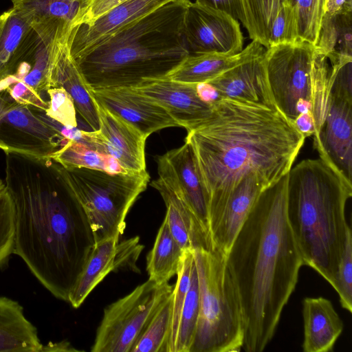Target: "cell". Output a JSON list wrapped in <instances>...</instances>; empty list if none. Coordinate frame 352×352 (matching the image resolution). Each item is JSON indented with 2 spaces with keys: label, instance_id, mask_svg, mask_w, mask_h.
<instances>
[{
  "label": "cell",
  "instance_id": "cell-1",
  "mask_svg": "<svg viewBox=\"0 0 352 352\" xmlns=\"http://www.w3.org/2000/svg\"><path fill=\"white\" fill-rule=\"evenodd\" d=\"M4 183L14 209L13 254L68 302L96 245L85 212L52 158L6 153Z\"/></svg>",
  "mask_w": 352,
  "mask_h": 352
},
{
  "label": "cell",
  "instance_id": "cell-2",
  "mask_svg": "<svg viewBox=\"0 0 352 352\" xmlns=\"http://www.w3.org/2000/svg\"><path fill=\"white\" fill-rule=\"evenodd\" d=\"M210 116L187 131L208 196L210 236L234 189L246 175L265 187L285 176L305 138L277 109L226 98L210 101Z\"/></svg>",
  "mask_w": 352,
  "mask_h": 352
},
{
  "label": "cell",
  "instance_id": "cell-3",
  "mask_svg": "<svg viewBox=\"0 0 352 352\" xmlns=\"http://www.w3.org/2000/svg\"><path fill=\"white\" fill-rule=\"evenodd\" d=\"M287 177L261 192L226 257L247 352L263 351L272 339L304 265L287 218Z\"/></svg>",
  "mask_w": 352,
  "mask_h": 352
},
{
  "label": "cell",
  "instance_id": "cell-4",
  "mask_svg": "<svg viewBox=\"0 0 352 352\" xmlns=\"http://www.w3.org/2000/svg\"><path fill=\"white\" fill-rule=\"evenodd\" d=\"M189 1L169 2L72 57L89 87L133 88L166 78L189 54L184 36Z\"/></svg>",
  "mask_w": 352,
  "mask_h": 352
},
{
  "label": "cell",
  "instance_id": "cell-5",
  "mask_svg": "<svg viewBox=\"0 0 352 352\" xmlns=\"http://www.w3.org/2000/svg\"><path fill=\"white\" fill-rule=\"evenodd\" d=\"M352 183L320 157L288 173L287 213L303 264L332 287L348 228L345 208Z\"/></svg>",
  "mask_w": 352,
  "mask_h": 352
},
{
  "label": "cell",
  "instance_id": "cell-6",
  "mask_svg": "<svg viewBox=\"0 0 352 352\" xmlns=\"http://www.w3.org/2000/svg\"><path fill=\"white\" fill-rule=\"evenodd\" d=\"M270 91L276 108L292 122L309 113L316 133L321 129L334 78L329 59L305 41L283 43L265 50Z\"/></svg>",
  "mask_w": 352,
  "mask_h": 352
},
{
  "label": "cell",
  "instance_id": "cell-7",
  "mask_svg": "<svg viewBox=\"0 0 352 352\" xmlns=\"http://www.w3.org/2000/svg\"><path fill=\"white\" fill-rule=\"evenodd\" d=\"M199 310L190 352H239L244 326L239 296L226 257L214 250H192Z\"/></svg>",
  "mask_w": 352,
  "mask_h": 352
},
{
  "label": "cell",
  "instance_id": "cell-8",
  "mask_svg": "<svg viewBox=\"0 0 352 352\" xmlns=\"http://www.w3.org/2000/svg\"><path fill=\"white\" fill-rule=\"evenodd\" d=\"M60 170L87 216L96 243L120 239L130 208L150 181L146 170L113 173L60 165Z\"/></svg>",
  "mask_w": 352,
  "mask_h": 352
},
{
  "label": "cell",
  "instance_id": "cell-9",
  "mask_svg": "<svg viewBox=\"0 0 352 352\" xmlns=\"http://www.w3.org/2000/svg\"><path fill=\"white\" fill-rule=\"evenodd\" d=\"M173 287L148 280L108 305L96 330L92 352H131Z\"/></svg>",
  "mask_w": 352,
  "mask_h": 352
},
{
  "label": "cell",
  "instance_id": "cell-10",
  "mask_svg": "<svg viewBox=\"0 0 352 352\" xmlns=\"http://www.w3.org/2000/svg\"><path fill=\"white\" fill-rule=\"evenodd\" d=\"M67 141L43 122L29 106L0 89V149L36 158H47Z\"/></svg>",
  "mask_w": 352,
  "mask_h": 352
},
{
  "label": "cell",
  "instance_id": "cell-11",
  "mask_svg": "<svg viewBox=\"0 0 352 352\" xmlns=\"http://www.w3.org/2000/svg\"><path fill=\"white\" fill-rule=\"evenodd\" d=\"M184 36L189 54H236L243 49L239 21L227 13L189 1L184 21Z\"/></svg>",
  "mask_w": 352,
  "mask_h": 352
},
{
  "label": "cell",
  "instance_id": "cell-12",
  "mask_svg": "<svg viewBox=\"0 0 352 352\" xmlns=\"http://www.w3.org/2000/svg\"><path fill=\"white\" fill-rule=\"evenodd\" d=\"M157 164L158 179L182 200L210 236L208 196L191 145L185 142L158 156Z\"/></svg>",
  "mask_w": 352,
  "mask_h": 352
},
{
  "label": "cell",
  "instance_id": "cell-13",
  "mask_svg": "<svg viewBox=\"0 0 352 352\" xmlns=\"http://www.w3.org/2000/svg\"><path fill=\"white\" fill-rule=\"evenodd\" d=\"M98 103L99 129L81 130L80 142L116 161L126 172L146 170L147 138Z\"/></svg>",
  "mask_w": 352,
  "mask_h": 352
},
{
  "label": "cell",
  "instance_id": "cell-14",
  "mask_svg": "<svg viewBox=\"0 0 352 352\" xmlns=\"http://www.w3.org/2000/svg\"><path fill=\"white\" fill-rule=\"evenodd\" d=\"M314 146L320 157L352 178V94L331 89L327 115Z\"/></svg>",
  "mask_w": 352,
  "mask_h": 352
},
{
  "label": "cell",
  "instance_id": "cell-15",
  "mask_svg": "<svg viewBox=\"0 0 352 352\" xmlns=\"http://www.w3.org/2000/svg\"><path fill=\"white\" fill-rule=\"evenodd\" d=\"M143 248L138 236L122 241L111 238L96 243L69 295L68 302L74 308H78L110 272L124 269L138 270L136 262Z\"/></svg>",
  "mask_w": 352,
  "mask_h": 352
},
{
  "label": "cell",
  "instance_id": "cell-16",
  "mask_svg": "<svg viewBox=\"0 0 352 352\" xmlns=\"http://www.w3.org/2000/svg\"><path fill=\"white\" fill-rule=\"evenodd\" d=\"M133 89L163 107L187 131L196 128L212 112L211 102L201 96L197 85L166 77L144 81Z\"/></svg>",
  "mask_w": 352,
  "mask_h": 352
},
{
  "label": "cell",
  "instance_id": "cell-17",
  "mask_svg": "<svg viewBox=\"0 0 352 352\" xmlns=\"http://www.w3.org/2000/svg\"><path fill=\"white\" fill-rule=\"evenodd\" d=\"M92 91L97 102L146 138L165 128L179 126L163 107L133 88L114 87Z\"/></svg>",
  "mask_w": 352,
  "mask_h": 352
},
{
  "label": "cell",
  "instance_id": "cell-18",
  "mask_svg": "<svg viewBox=\"0 0 352 352\" xmlns=\"http://www.w3.org/2000/svg\"><path fill=\"white\" fill-rule=\"evenodd\" d=\"M186 0H126L91 23H80L71 30L67 45L75 57L120 28L171 1Z\"/></svg>",
  "mask_w": 352,
  "mask_h": 352
},
{
  "label": "cell",
  "instance_id": "cell-19",
  "mask_svg": "<svg viewBox=\"0 0 352 352\" xmlns=\"http://www.w3.org/2000/svg\"><path fill=\"white\" fill-rule=\"evenodd\" d=\"M217 98L276 108L268 83L264 52L211 80Z\"/></svg>",
  "mask_w": 352,
  "mask_h": 352
},
{
  "label": "cell",
  "instance_id": "cell-20",
  "mask_svg": "<svg viewBox=\"0 0 352 352\" xmlns=\"http://www.w3.org/2000/svg\"><path fill=\"white\" fill-rule=\"evenodd\" d=\"M67 39H62L58 45L51 71L50 88H63L72 97L83 121L92 131H96L99 129L98 103L69 53Z\"/></svg>",
  "mask_w": 352,
  "mask_h": 352
},
{
  "label": "cell",
  "instance_id": "cell-21",
  "mask_svg": "<svg viewBox=\"0 0 352 352\" xmlns=\"http://www.w3.org/2000/svg\"><path fill=\"white\" fill-rule=\"evenodd\" d=\"M267 187L256 174L245 176L232 191L216 228L210 234L212 250L227 256L250 212Z\"/></svg>",
  "mask_w": 352,
  "mask_h": 352
},
{
  "label": "cell",
  "instance_id": "cell-22",
  "mask_svg": "<svg viewBox=\"0 0 352 352\" xmlns=\"http://www.w3.org/2000/svg\"><path fill=\"white\" fill-rule=\"evenodd\" d=\"M264 47L252 41L236 54L203 53L188 54L167 78L192 85L207 83L228 70L261 55Z\"/></svg>",
  "mask_w": 352,
  "mask_h": 352
},
{
  "label": "cell",
  "instance_id": "cell-23",
  "mask_svg": "<svg viewBox=\"0 0 352 352\" xmlns=\"http://www.w3.org/2000/svg\"><path fill=\"white\" fill-rule=\"evenodd\" d=\"M305 352L331 351L344 324L332 302L323 297L305 298L302 301Z\"/></svg>",
  "mask_w": 352,
  "mask_h": 352
},
{
  "label": "cell",
  "instance_id": "cell-24",
  "mask_svg": "<svg viewBox=\"0 0 352 352\" xmlns=\"http://www.w3.org/2000/svg\"><path fill=\"white\" fill-rule=\"evenodd\" d=\"M35 36L31 23L13 8L0 15V81L14 73Z\"/></svg>",
  "mask_w": 352,
  "mask_h": 352
},
{
  "label": "cell",
  "instance_id": "cell-25",
  "mask_svg": "<svg viewBox=\"0 0 352 352\" xmlns=\"http://www.w3.org/2000/svg\"><path fill=\"white\" fill-rule=\"evenodd\" d=\"M151 186L161 195L166 207L165 218L170 231L180 247L195 250H212L209 235L174 192L160 179L151 182Z\"/></svg>",
  "mask_w": 352,
  "mask_h": 352
},
{
  "label": "cell",
  "instance_id": "cell-26",
  "mask_svg": "<svg viewBox=\"0 0 352 352\" xmlns=\"http://www.w3.org/2000/svg\"><path fill=\"white\" fill-rule=\"evenodd\" d=\"M43 345L20 303L0 297V352H41Z\"/></svg>",
  "mask_w": 352,
  "mask_h": 352
},
{
  "label": "cell",
  "instance_id": "cell-27",
  "mask_svg": "<svg viewBox=\"0 0 352 352\" xmlns=\"http://www.w3.org/2000/svg\"><path fill=\"white\" fill-rule=\"evenodd\" d=\"M92 0H11L32 25L56 23L69 30L80 24Z\"/></svg>",
  "mask_w": 352,
  "mask_h": 352
},
{
  "label": "cell",
  "instance_id": "cell-28",
  "mask_svg": "<svg viewBox=\"0 0 352 352\" xmlns=\"http://www.w3.org/2000/svg\"><path fill=\"white\" fill-rule=\"evenodd\" d=\"M314 46L331 67L352 62V12H326Z\"/></svg>",
  "mask_w": 352,
  "mask_h": 352
},
{
  "label": "cell",
  "instance_id": "cell-29",
  "mask_svg": "<svg viewBox=\"0 0 352 352\" xmlns=\"http://www.w3.org/2000/svg\"><path fill=\"white\" fill-rule=\"evenodd\" d=\"M183 252L173 236L164 217L153 246L146 256L148 279L158 285L168 283L177 274Z\"/></svg>",
  "mask_w": 352,
  "mask_h": 352
},
{
  "label": "cell",
  "instance_id": "cell-30",
  "mask_svg": "<svg viewBox=\"0 0 352 352\" xmlns=\"http://www.w3.org/2000/svg\"><path fill=\"white\" fill-rule=\"evenodd\" d=\"M284 0H234L236 20L246 29L250 38L270 47L271 25Z\"/></svg>",
  "mask_w": 352,
  "mask_h": 352
},
{
  "label": "cell",
  "instance_id": "cell-31",
  "mask_svg": "<svg viewBox=\"0 0 352 352\" xmlns=\"http://www.w3.org/2000/svg\"><path fill=\"white\" fill-rule=\"evenodd\" d=\"M50 158L68 169L86 168L113 173L126 172L112 157L74 140H67L58 151L50 155Z\"/></svg>",
  "mask_w": 352,
  "mask_h": 352
},
{
  "label": "cell",
  "instance_id": "cell-32",
  "mask_svg": "<svg viewBox=\"0 0 352 352\" xmlns=\"http://www.w3.org/2000/svg\"><path fill=\"white\" fill-rule=\"evenodd\" d=\"M194 255L192 249L184 250L177 272V280L171 294V314L166 352H175L182 308L190 281Z\"/></svg>",
  "mask_w": 352,
  "mask_h": 352
},
{
  "label": "cell",
  "instance_id": "cell-33",
  "mask_svg": "<svg viewBox=\"0 0 352 352\" xmlns=\"http://www.w3.org/2000/svg\"><path fill=\"white\" fill-rule=\"evenodd\" d=\"M199 310V285L194 259L190 285L181 314L175 352H190L196 333Z\"/></svg>",
  "mask_w": 352,
  "mask_h": 352
},
{
  "label": "cell",
  "instance_id": "cell-34",
  "mask_svg": "<svg viewBox=\"0 0 352 352\" xmlns=\"http://www.w3.org/2000/svg\"><path fill=\"white\" fill-rule=\"evenodd\" d=\"M170 314L171 294L153 315L131 352H166Z\"/></svg>",
  "mask_w": 352,
  "mask_h": 352
},
{
  "label": "cell",
  "instance_id": "cell-35",
  "mask_svg": "<svg viewBox=\"0 0 352 352\" xmlns=\"http://www.w3.org/2000/svg\"><path fill=\"white\" fill-rule=\"evenodd\" d=\"M294 8L300 41L316 45L328 0H291Z\"/></svg>",
  "mask_w": 352,
  "mask_h": 352
},
{
  "label": "cell",
  "instance_id": "cell-36",
  "mask_svg": "<svg viewBox=\"0 0 352 352\" xmlns=\"http://www.w3.org/2000/svg\"><path fill=\"white\" fill-rule=\"evenodd\" d=\"M333 289L344 309L352 312V235L348 228L344 249L335 274Z\"/></svg>",
  "mask_w": 352,
  "mask_h": 352
},
{
  "label": "cell",
  "instance_id": "cell-37",
  "mask_svg": "<svg viewBox=\"0 0 352 352\" xmlns=\"http://www.w3.org/2000/svg\"><path fill=\"white\" fill-rule=\"evenodd\" d=\"M299 41L294 8L291 0H284L270 30V47Z\"/></svg>",
  "mask_w": 352,
  "mask_h": 352
},
{
  "label": "cell",
  "instance_id": "cell-38",
  "mask_svg": "<svg viewBox=\"0 0 352 352\" xmlns=\"http://www.w3.org/2000/svg\"><path fill=\"white\" fill-rule=\"evenodd\" d=\"M14 217L12 200L5 190L0 194V267L14 252Z\"/></svg>",
  "mask_w": 352,
  "mask_h": 352
},
{
  "label": "cell",
  "instance_id": "cell-39",
  "mask_svg": "<svg viewBox=\"0 0 352 352\" xmlns=\"http://www.w3.org/2000/svg\"><path fill=\"white\" fill-rule=\"evenodd\" d=\"M49 107L45 114L68 127H77L76 110L69 94L62 87H51L47 90Z\"/></svg>",
  "mask_w": 352,
  "mask_h": 352
},
{
  "label": "cell",
  "instance_id": "cell-40",
  "mask_svg": "<svg viewBox=\"0 0 352 352\" xmlns=\"http://www.w3.org/2000/svg\"><path fill=\"white\" fill-rule=\"evenodd\" d=\"M126 0H92L80 23H91Z\"/></svg>",
  "mask_w": 352,
  "mask_h": 352
},
{
  "label": "cell",
  "instance_id": "cell-41",
  "mask_svg": "<svg viewBox=\"0 0 352 352\" xmlns=\"http://www.w3.org/2000/svg\"><path fill=\"white\" fill-rule=\"evenodd\" d=\"M202 6L223 11L236 19L234 0H195Z\"/></svg>",
  "mask_w": 352,
  "mask_h": 352
},
{
  "label": "cell",
  "instance_id": "cell-42",
  "mask_svg": "<svg viewBox=\"0 0 352 352\" xmlns=\"http://www.w3.org/2000/svg\"><path fill=\"white\" fill-rule=\"evenodd\" d=\"M327 12L329 14L352 12V0H328Z\"/></svg>",
  "mask_w": 352,
  "mask_h": 352
},
{
  "label": "cell",
  "instance_id": "cell-43",
  "mask_svg": "<svg viewBox=\"0 0 352 352\" xmlns=\"http://www.w3.org/2000/svg\"><path fill=\"white\" fill-rule=\"evenodd\" d=\"M41 351H78L74 348L70 342L66 340L60 342H49L47 344L43 345Z\"/></svg>",
  "mask_w": 352,
  "mask_h": 352
},
{
  "label": "cell",
  "instance_id": "cell-44",
  "mask_svg": "<svg viewBox=\"0 0 352 352\" xmlns=\"http://www.w3.org/2000/svg\"><path fill=\"white\" fill-rule=\"evenodd\" d=\"M6 190L5 183L0 178V194Z\"/></svg>",
  "mask_w": 352,
  "mask_h": 352
},
{
  "label": "cell",
  "instance_id": "cell-45",
  "mask_svg": "<svg viewBox=\"0 0 352 352\" xmlns=\"http://www.w3.org/2000/svg\"></svg>",
  "mask_w": 352,
  "mask_h": 352
}]
</instances>
